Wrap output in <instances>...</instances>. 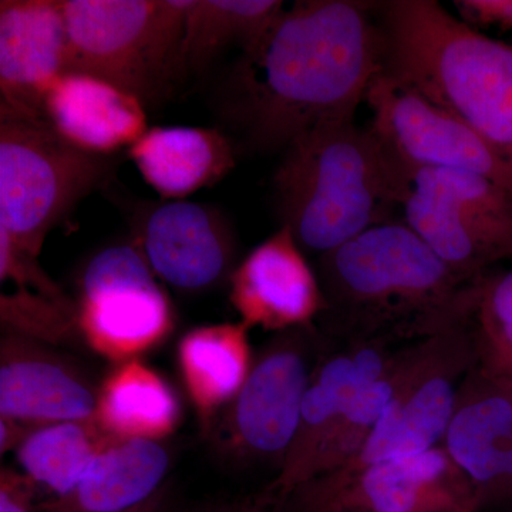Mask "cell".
Returning a JSON list of instances; mask_svg holds the SVG:
<instances>
[{
    "instance_id": "6da1fadb",
    "label": "cell",
    "mask_w": 512,
    "mask_h": 512,
    "mask_svg": "<svg viewBox=\"0 0 512 512\" xmlns=\"http://www.w3.org/2000/svg\"><path fill=\"white\" fill-rule=\"evenodd\" d=\"M382 66L376 2L299 0L241 52L221 111L248 150L285 151L312 128L355 120Z\"/></svg>"
},
{
    "instance_id": "7a4b0ae2",
    "label": "cell",
    "mask_w": 512,
    "mask_h": 512,
    "mask_svg": "<svg viewBox=\"0 0 512 512\" xmlns=\"http://www.w3.org/2000/svg\"><path fill=\"white\" fill-rule=\"evenodd\" d=\"M382 70L450 111L512 164V45L434 0L376 2Z\"/></svg>"
},
{
    "instance_id": "3957f363",
    "label": "cell",
    "mask_w": 512,
    "mask_h": 512,
    "mask_svg": "<svg viewBox=\"0 0 512 512\" xmlns=\"http://www.w3.org/2000/svg\"><path fill=\"white\" fill-rule=\"evenodd\" d=\"M409 185L372 128L355 120L322 124L296 138L272 178L281 227L320 255L393 221Z\"/></svg>"
},
{
    "instance_id": "277c9868",
    "label": "cell",
    "mask_w": 512,
    "mask_h": 512,
    "mask_svg": "<svg viewBox=\"0 0 512 512\" xmlns=\"http://www.w3.org/2000/svg\"><path fill=\"white\" fill-rule=\"evenodd\" d=\"M471 282L404 221L369 228L320 258L325 308L367 328L458 318Z\"/></svg>"
},
{
    "instance_id": "5b68a950",
    "label": "cell",
    "mask_w": 512,
    "mask_h": 512,
    "mask_svg": "<svg viewBox=\"0 0 512 512\" xmlns=\"http://www.w3.org/2000/svg\"><path fill=\"white\" fill-rule=\"evenodd\" d=\"M67 72L89 74L144 104L180 79V49L192 0H63Z\"/></svg>"
},
{
    "instance_id": "8992f818",
    "label": "cell",
    "mask_w": 512,
    "mask_h": 512,
    "mask_svg": "<svg viewBox=\"0 0 512 512\" xmlns=\"http://www.w3.org/2000/svg\"><path fill=\"white\" fill-rule=\"evenodd\" d=\"M114 156L67 143L43 117L0 104V231L39 256L53 228L109 181Z\"/></svg>"
},
{
    "instance_id": "52a82bcc",
    "label": "cell",
    "mask_w": 512,
    "mask_h": 512,
    "mask_svg": "<svg viewBox=\"0 0 512 512\" xmlns=\"http://www.w3.org/2000/svg\"><path fill=\"white\" fill-rule=\"evenodd\" d=\"M402 210L403 221L463 278L474 281L512 259V192L481 175L417 171Z\"/></svg>"
},
{
    "instance_id": "ba28073f",
    "label": "cell",
    "mask_w": 512,
    "mask_h": 512,
    "mask_svg": "<svg viewBox=\"0 0 512 512\" xmlns=\"http://www.w3.org/2000/svg\"><path fill=\"white\" fill-rule=\"evenodd\" d=\"M373 133L407 180L421 170L481 175L512 192V164L458 117L380 72L367 92Z\"/></svg>"
},
{
    "instance_id": "9c48e42d",
    "label": "cell",
    "mask_w": 512,
    "mask_h": 512,
    "mask_svg": "<svg viewBox=\"0 0 512 512\" xmlns=\"http://www.w3.org/2000/svg\"><path fill=\"white\" fill-rule=\"evenodd\" d=\"M77 323L90 345L113 359L153 348L170 332V301L137 245H111L90 259Z\"/></svg>"
},
{
    "instance_id": "30bf717a",
    "label": "cell",
    "mask_w": 512,
    "mask_h": 512,
    "mask_svg": "<svg viewBox=\"0 0 512 512\" xmlns=\"http://www.w3.org/2000/svg\"><path fill=\"white\" fill-rule=\"evenodd\" d=\"M137 247L158 278L184 292L208 291L231 271L234 232L220 210L185 200L143 205Z\"/></svg>"
},
{
    "instance_id": "8fae6325",
    "label": "cell",
    "mask_w": 512,
    "mask_h": 512,
    "mask_svg": "<svg viewBox=\"0 0 512 512\" xmlns=\"http://www.w3.org/2000/svg\"><path fill=\"white\" fill-rule=\"evenodd\" d=\"M69 64L63 3L0 2V104L43 117L46 94Z\"/></svg>"
},
{
    "instance_id": "7c38bea8",
    "label": "cell",
    "mask_w": 512,
    "mask_h": 512,
    "mask_svg": "<svg viewBox=\"0 0 512 512\" xmlns=\"http://www.w3.org/2000/svg\"><path fill=\"white\" fill-rule=\"evenodd\" d=\"M229 279L232 305L247 328L299 326L325 309L320 281L286 227L252 249Z\"/></svg>"
},
{
    "instance_id": "4fadbf2b",
    "label": "cell",
    "mask_w": 512,
    "mask_h": 512,
    "mask_svg": "<svg viewBox=\"0 0 512 512\" xmlns=\"http://www.w3.org/2000/svg\"><path fill=\"white\" fill-rule=\"evenodd\" d=\"M483 384L454 413L448 454L474 484L495 497H512V369L487 356Z\"/></svg>"
},
{
    "instance_id": "5bb4252c",
    "label": "cell",
    "mask_w": 512,
    "mask_h": 512,
    "mask_svg": "<svg viewBox=\"0 0 512 512\" xmlns=\"http://www.w3.org/2000/svg\"><path fill=\"white\" fill-rule=\"evenodd\" d=\"M43 114L67 143L99 156L133 147L148 130L140 100L89 74H62L46 94Z\"/></svg>"
},
{
    "instance_id": "9a60e30c",
    "label": "cell",
    "mask_w": 512,
    "mask_h": 512,
    "mask_svg": "<svg viewBox=\"0 0 512 512\" xmlns=\"http://www.w3.org/2000/svg\"><path fill=\"white\" fill-rule=\"evenodd\" d=\"M305 360L279 349L259 360L235 397V434L249 450L279 453L298 437L308 390Z\"/></svg>"
},
{
    "instance_id": "2e32d148",
    "label": "cell",
    "mask_w": 512,
    "mask_h": 512,
    "mask_svg": "<svg viewBox=\"0 0 512 512\" xmlns=\"http://www.w3.org/2000/svg\"><path fill=\"white\" fill-rule=\"evenodd\" d=\"M130 157L164 201L184 200L217 184L237 163L231 138L205 127L150 128L130 148Z\"/></svg>"
},
{
    "instance_id": "e0dca14e",
    "label": "cell",
    "mask_w": 512,
    "mask_h": 512,
    "mask_svg": "<svg viewBox=\"0 0 512 512\" xmlns=\"http://www.w3.org/2000/svg\"><path fill=\"white\" fill-rule=\"evenodd\" d=\"M99 394L57 360L6 353L0 367L2 419L47 424L96 421Z\"/></svg>"
},
{
    "instance_id": "ac0fdd59",
    "label": "cell",
    "mask_w": 512,
    "mask_h": 512,
    "mask_svg": "<svg viewBox=\"0 0 512 512\" xmlns=\"http://www.w3.org/2000/svg\"><path fill=\"white\" fill-rule=\"evenodd\" d=\"M170 458L157 440L113 439L97 454L72 494L50 512H126L157 494Z\"/></svg>"
},
{
    "instance_id": "d6986e66",
    "label": "cell",
    "mask_w": 512,
    "mask_h": 512,
    "mask_svg": "<svg viewBox=\"0 0 512 512\" xmlns=\"http://www.w3.org/2000/svg\"><path fill=\"white\" fill-rule=\"evenodd\" d=\"M247 326L222 323L188 332L178 365L192 402L204 417L238 396L249 375Z\"/></svg>"
},
{
    "instance_id": "ffe728a7",
    "label": "cell",
    "mask_w": 512,
    "mask_h": 512,
    "mask_svg": "<svg viewBox=\"0 0 512 512\" xmlns=\"http://www.w3.org/2000/svg\"><path fill=\"white\" fill-rule=\"evenodd\" d=\"M178 419L180 403L170 384L140 362L124 363L101 387L96 423L111 437L158 440Z\"/></svg>"
},
{
    "instance_id": "44dd1931",
    "label": "cell",
    "mask_w": 512,
    "mask_h": 512,
    "mask_svg": "<svg viewBox=\"0 0 512 512\" xmlns=\"http://www.w3.org/2000/svg\"><path fill=\"white\" fill-rule=\"evenodd\" d=\"M456 394L444 377H431L407 399H394L370 429L362 461L366 467L424 453L447 433Z\"/></svg>"
},
{
    "instance_id": "7402d4cb",
    "label": "cell",
    "mask_w": 512,
    "mask_h": 512,
    "mask_svg": "<svg viewBox=\"0 0 512 512\" xmlns=\"http://www.w3.org/2000/svg\"><path fill=\"white\" fill-rule=\"evenodd\" d=\"M278 0H192L180 49V76L200 73L228 47L254 45L285 9Z\"/></svg>"
},
{
    "instance_id": "603a6c76",
    "label": "cell",
    "mask_w": 512,
    "mask_h": 512,
    "mask_svg": "<svg viewBox=\"0 0 512 512\" xmlns=\"http://www.w3.org/2000/svg\"><path fill=\"white\" fill-rule=\"evenodd\" d=\"M113 439L96 421L47 424L23 436L16 456L28 477L64 498L76 490L94 458Z\"/></svg>"
},
{
    "instance_id": "cb8c5ba5",
    "label": "cell",
    "mask_w": 512,
    "mask_h": 512,
    "mask_svg": "<svg viewBox=\"0 0 512 512\" xmlns=\"http://www.w3.org/2000/svg\"><path fill=\"white\" fill-rule=\"evenodd\" d=\"M447 468L446 456L434 448L366 467L362 477L366 503L373 512H419Z\"/></svg>"
},
{
    "instance_id": "d4e9b609",
    "label": "cell",
    "mask_w": 512,
    "mask_h": 512,
    "mask_svg": "<svg viewBox=\"0 0 512 512\" xmlns=\"http://www.w3.org/2000/svg\"><path fill=\"white\" fill-rule=\"evenodd\" d=\"M468 312L480 323L487 356L512 369V271L477 278Z\"/></svg>"
},
{
    "instance_id": "484cf974",
    "label": "cell",
    "mask_w": 512,
    "mask_h": 512,
    "mask_svg": "<svg viewBox=\"0 0 512 512\" xmlns=\"http://www.w3.org/2000/svg\"><path fill=\"white\" fill-rule=\"evenodd\" d=\"M2 320L20 332L55 340L77 322V312L69 301L20 288L12 295L2 293Z\"/></svg>"
},
{
    "instance_id": "4316f807",
    "label": "cell",
    "mask_w": 512,
    "mask_h": 512,
    "mask_svg": "<svg viewBox=\"0 0 512 512\" xmlns=\"http://www.w3.org/2000/svg\"><path fill=\"white\" fill-rule=\"evenodd\" d=\"M394 399L393 384L380 379L357 392L346 404L342 417L353 426L373 427Z\"/></svg>"
},
{
    "instance_id": "83f0119b",
    "label": "cell",
    "mask_w": 512,
    "mask_h": 512,
    "mask_svg": "<svg viewBox=\"0 0 512 512\" xmlns=\"http://www.w3.org/2000/svg\"><path fill=\"white\" fill-rule=\"evenodd\" d=\"M454 8L471 28L512 32V0H456Z\"/></svg>"
},
{
    "instance_id": "f1b7e54d",
    "label": "cell",
    "mask_w": 512,
    "mask_h": 512,
    "mask_svg": "<svg viewBox=\"0 0 512 512\" xmlns=\"http://www.w3.org/2000/svg\"><path fill=\"white\" fill-rule=\"evenodd\" d=\"M0 512H32L29 508L28 494L10 476H2L0 488Z\"/></svg>"
},
{
    "instance_id": "f546056e",
    "label": "cell",
    "mask_w": 512,
    "mask_h": 512,
    "mask_svg": "<svg viewBox=\"0 0 512 512\" xmlns=\"http://www.w3.org/2000/svg\"><path fill=\"white\" fill-rule=\"evenodd\" d=\"M158 505H160V495H154L151 500L146 501V503L138 505V507L133 508V510L126 512H157Z\"/></svg>"
}]
</instances>
